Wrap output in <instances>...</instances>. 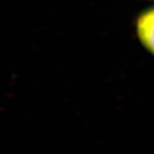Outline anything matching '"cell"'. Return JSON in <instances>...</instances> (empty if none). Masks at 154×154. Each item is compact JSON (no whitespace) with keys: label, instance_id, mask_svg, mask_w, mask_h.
Listing matches in <instances>:
<instances>
[{"label":"cell","instance_id":"1","mask_svg":"<svg viewBox=\"0 0 154 154\" xmlns=\"http://www.w3.org/2000/svg\"><path fill=\"white\" fill-rule=\"evenodd\" d=\"M134 28L140 43L154 57V5L138 15L134 22Z\"/></svg>","mask_w":154,"mask_h":154},{"label":"cell","instance_id":"2","mask_svg":"<svg viewBox=\"0 0 154 154\" xmlns=\"http://www.w3.org/2000/svg\"><path fill=\"white\" fill-rule=\"evenodd\" d=\"M151 1H154V0H151Z\"/></svg>","mask_w":154,"mask_h":154}]
</instances>
